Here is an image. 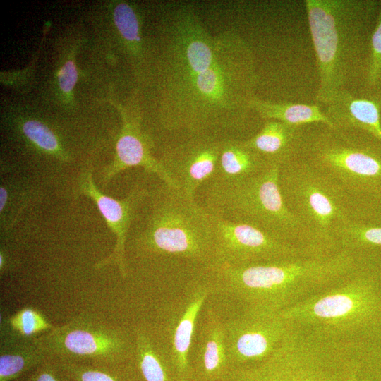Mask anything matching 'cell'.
I'll return each instance as SVG.
<instances>
[{
  "label": "cell",
  "instance_id": "1",
  "mask_svg": "<svg viewBox=\"0 0 381 381\" xmlns=\"http://www.w3.org/2000/svg\"><path fill=\"white\" fill-rule=\"evenodd\" d=\"M150 59L151 104L170 140L204 137L248 140L256 118V60L237 33L214 30L199 3L164 4Z\"/></svg>",
  "mask_w": 381,
  "mask_h": 381
},
{
  "label": "cell",
  "instance_id": "2",
  "mask_svg": "<svg viewBox=\"0 0 381 381\" xmlns=\"http://www.w3.org/2000/svg\"><path fill=\"white\" fill-rule=\"evenodd\" d=\"M147 201L133 238L138 258L183 284L219 266L210 214L195 199L164 183Z\"/></svg>",
  "mask_w": 381,
  "mask_h": 381
},
{
  "label": "cell",
  "instance_id": "3",
  "mask_svg": "<svg viewBox=\"0 0 381 381\" xmlns=\"http://www.w3.org/2000/svg\"><path fill=\"white\" fill-rule=\"evenodd\" d=\"M362 261L347 250L248 266L220 265L207 276L212 295L233 298L241 311L279 313L334 284Z\"/></svg>",
  "mask_w": 381,
  "mask_h": 381
},
{
  "label": "cell",
  "instance_id": "4",
  "mask_svg": "<svg viewBox=\"0 0 381 381\" xmlns=\"http://www.w3.org/2000/svg\"><path fill=\"white\" fill-rule=\"evenodd\" d=\"M381 270L362 261L341 280L279 314L327 341L353 344L375 335L381 313Z\"/></svg>",
  "mask_w": 381,
  "mask_h": 381
},
{
  "label": "cell",
  "instance_id": "5",
  "mask_svg": "<svg viewBox=\"0 0 381 381\" xmlns=\"http://www.w3.org/2000/svg\"><path fill=\"white\" fill-rule=\"evenodd\" d=\"M304 3L319 73L315 99L327 104L346 89L356 71L379 1L306 0Z\"/></svg>",
  "mask_w": 381,
  "mask_h": 381
},
{
  "label": "cell",
  "instance_id": "6",
  "mask_svg": "<svg viewBox=\"0 0 381 381\" xmlns=\"http://www.w3.org/2000/svg\"><path fill=\"white\" fill-rule=\"evenodd\" d=\"M280 165L236 181L208 180L198 190L196 202L209 214L255 226L282 241L320 255L300 220L286 205L279 186Z\"/></svg>",
  "mask_w": 381,
  "mask_h": 381
},
{
  "label": "cell",
  "instance_id": "7",
  "mask_svg": "<svg viewBox=\"0 0 381 381\" xmlns=\"http://www.w3.org/2000/svg\"><path fill=\"white\" fill-rule=\"evenodd\" d=\"M300 156L339 186L353 222L381 226V142L327 126L304 135Z\"/></svg>",
  "mask_w": 381,
  "mask_h": 381
},
{
  "label": "cell",
  "instance_id": "8",
  "mask_svg": "<svg viewBox=\"0 0 381 381\" xmlns=\"http://www.w3.org/2000/svg\"><path fill=\"white\" fill-rule=\"evenodd\" d=\"M279 186L284 202L308 232L318 253L340 250V232L353 217L339 186L301 156L282 165Z\"/></svg>",
  "mask_w": 381,
  "mask_h": 381
},
{
  "label": "cell",
  "instance_id": "9",
  "mask_svg": "<svg viewBox=\"0 0 381 381\" xmlns=\"http://www.w3.org/2000/svg\"><path fill=\"white\" fill-rule=\"evenodd\" d=\"M349 344L327 341L291 325L260 362L230 369L221 381H339Z\"/></svg>",
  "mask_w": 381,
  "mask_h": 381
},
{
  "label": "cell",
  "instance_id": "10",
  "mask_svg": "<svg viewBox=\"0 0 381 381\" xmlns=\"http://www.w3.org/2000/svg\"><path fill=\"white\" fill-rule=\"evenodd\" d=\"M49 358L114 368L134 359L135 339L128 333L77 318L37 337Z\"/></svg>",
  "mask_w": 381,
  "mask_h": 381
},
{
  "label": "cell",
  "instance_id": "11",
  "mask_svg": "<svg viewBox=\"0 0 381 381\" xmlns=\"http://www.w3.org/2000/svg\"><path fill=\"white\" fill-rule=\"evenodd\" d=\"M210 218L219 265L248 266L313 255L304 248L278 240L251 225L212 214Z\"/></svg>",
  "mask_w": 381,
  "mask_h": 381
},
{
  "label": "cell",
  "instance_id": "12",
  "mask_svg": "<svg viewBox=\"0 0 381 381\" xmlns=\"http://www.w3.org/2000/svg\"><path fill=\"white\" fill-rule=\"evenodd\" d=\"M167 308L164 351L177 381H192L189 354L200 312L212 295L207 277L188 282Z\"/></svg>",
  "mask_w": 381,
  "mask_h": 381
},
{
  "label": "cell",
  "instance_id": "13",
  "mask_svg": "<svg viewBox=\"0 0 381 381\" xmlns=\"http://www.w3.org/2000/svg\"><path fill=\"white\" fill-rule=\"evenodd\" d=\"M224 325L230 369L265 359L291 328L279 313L255 311L224 316Z\"/></svg>",
  "mask_w": 381,
  "mask_h": 381
},
{
  "label": "cell",
  "instance_id": "14",
  "mask_svg": "<svg viewBox=\"0 0 381 381\" xmlns=\"http://www.w3.org/2000/svg\"><path fill=\"white\" fill-rule=\"evenodd\" d=\"M92 171V166L87 164L79 172L74 189L75 195L87 196L95 202L116 238V244L111 253L96 263L95 267L101 269L109 265H114L118 267L122 278L125 279L128 272L126 259L128 234L136 218L139 207L150 192L144 188L136 186L123 199H114L103 194L97 188Z\"/></svg>",
  "mask_w": 381,
  "mask_h": 381
},
{
  "label": "cell",
  "instance_id": "15",
  "mask_svg": "<svg viewBox=\"0 0 381 381\" xmlns=\"http://www.w3.org/2000/svg\"><path fill=\"white\" fill-rule=\"evenodd\" d=\"M222 141L204 137L168 140L159 160L176 188L195 199L198 190L214 172Z\"/></svg>",
  "mask_w": 381,
  "mask_h": 381
},
{
  "label": "cell",
  "instance_id": "16",
  "mask_svg": "<svg viewBox=\"0 0 381 381\" xmlns=\"http://www.w3.org/2000/svg\"><path fill=\"white\" fill-rule=\"evenodd\" d=\"M192 381H221L230 370L224 316L207 303L198 320L189 354Z\"/></svg>",
  "mask_w": 381,
  "mask_h": 381
},
{
  "label": "cell",
  "instance_id": "17",
  "mask_svg": "<svg viewBox=\"0 0 381 381\" xmlns=\"http://www.w3.org/2000/svg\"><path fill=\"white\" fill-rule=\"evenodd\" d=\"M140 121V114L126 120L116 143V159L101 173L102 183L104 185L107 184L114 176L126 169L141 167L157 175L169 186L176 188L159 159L152 155L153 143L150 138L142 132Z\"/></svg>",
  "mask_w": 381,
  "mask_h": 381
},
{
  "label": "cell",
  "instance_id": "18",
  "mask_svg": "<svg viewBox=\"0 0 381 381\" xmlns=\"http://www.w3.org/2000/svg\"><path fill=\"white\" fill-rule=\"evenodd\" d=\"M303 138L301 126L272 119L265 121L260 130L243 142L269 163L282 166L300 156Z\"/></svg>",
  "mask_w": 381,
  "mask_h": 381
},
{
  "label": "cell",
  "instance_id": "19",
  "mask_svg": "<svg viewBox=\"0 0 381 381\" xmlns=\"http://www.w3.org/2000/svg\"><path fill=\"white\" fill-rule=\"evenodd\" d=\"M325 105V114L337 129H360L381 142L379 101L355 97L345 89Z\"/></svg>",
  "mask_w": 381,
  "mask_h": 381
},
{
  "label": "cell",
  "instance_id": "20",
  "mask_svg": "<svg viewBox=\"0 0 381 381\" xmlns=\"http://www.w3.org/2000/svg\"><path fill=\"white\" fill-rule=\"evenodd\" d=\"M271 164H273L246 146L243 140L228 139L222 141L214 172L209 180L241 181L264 171Z\"/></svg>",
  "mask_w": 381,
  "mask_h": 381
},
{
  "label": "cell",
  "instance_id": "21",
  "mask_svg": "<svg viewBox=\"0 0 381 381\" xmlns=\"http://www.w3.org/2000/svg\"><path fill=\"white\" fill-rule=\"evenodd\" d=\"M0 381H15L49 358L37 338L1 339Z\"/></svg>",
  "mask_w": 381,
  "mask_h": 381
},
{
  "label": "cell",
  "instance_id": "22",
  "mask_svg": "<svg viewBox=\"0 0 381 381\" xmlns=\"http://www.w3.org/2000/svg\"><path fill=\"white\" fill-rule=\"evenodd\" d=\"M251 107L262 121L272 119L301 127L307 123H322L337 129L325 112L315 104L270 102L255 97Z\"/></svg>",
  "mask_w": 381,
  "mask_h": 381
},
{
  "label": "cell",
  "instance_id": "23",
  "mask_svg": "<svg viewBox=\"0 0 381 381\" xmlns=\"http://www.w3.org/2000/svg\"><path fill=\"white\" fill-rule=\"evenodd\" d=\"M134 359L145 381H177L162 347L145 329L135 335Z\"/></svg>",
  "mask_w": 381,
  "mask_h": 381
},
{
  "label": "cell",
  "instance_id": "24",
  "mask_svg": "<svg viewBox=\"0 0 381 381\" xmlns=\"http://www.w3.org/2000/svg\"><path fill=\"white\" fill-rule=\"evenodd\" d=\"M338 246L381 270V226L350 222L340 232Z\"/></svg>",
  "mask_w": 381,
  "mask_h": 381
},
{
  "label": "cell",
  "instance_id": "25",
  "mask_svg": "<svg viewBox=\"0 0 381 381\" xmlns=\"http://www.w3.org/2000/svg\"><path fill=\"white\" fill-rule=\"evenodd\" d=\"M56 361L62 373L71 381H145L135 359L114 368Z\"/></svg>",
  "mask_w": 381,
  "mask_h": 381
},
{
  "label": "cell",
  "instance_id": "26",
  "mask_svg": "<svg viewBox=\"0 0 381 381\" xmlns=\"http://www.w3.org/2000/svg\"><path fill=\"white\" fill-rule=\"evenodd\" d=\"M1 339L30 340L54 327L37 309L25 307L1 321Z\"/></svg>",
  "mask_w": 381,
  "mask_h": 381
},
{
  "label": "cell",
  "instance_id": "27",
  "mask_svg": "<svg viewBox=\"0 0 381 381\" xmlns=\"http://www.w3.org/2000/svg\"><path fill=\"white\" fill-rule=\"evenodd\" d=\"M114 20L131 54L138 59L145 56V49L143 48L140 19L134 7L126 2L119 3L114 10Z\"/></svg>",
  "mask_w": 381,
  "mask_h": 381
},
{
  "label": "cell",
  "instance_id": "28",
  "mask_svg": "<svg viewBox=\"0 0 381 381\" xmlns=\"http://www.w3.org/2000/svg\"><path fill=\"white\" fill-rule=\"evenodd\" d=\"M33 200L31 191L22 190L19 197L14 195L10 186L1 185L0 212L1 229H11L23 212L31 204Z\"/></svg>",
  "mask_w": 381,
  "mask_h": 381
},
{
  "label": "cell",
  "instance_id": "29",
  "mask_svg": "<svg viewBox=\"0 0 381 381\" xmlns=\"http://www.w3.org/2000/svg\"><path fill=\"white\" fill-rule=\"evenodd\" d=\"M369 58L365 71V85L374 87L381 82V1H379L375 27L369 41Z\"/></svg>",
  "mask_w": 381,
  "mask_h": 381
},
{
  "label": "cell",
  "instance_id": "30",
  "mask_svg": "<svg viewBox=\"0 0 381 381\" xmlns=\"http://www.w3.org/2000/svg\"><path fill=\"white\" fill-rule=\"evenodd\" d=\"M26 137L44 150L54 152L59 149V142L54 133L44 124L37 121H28L23 126Z\"/></svg>",
  "mask_w": 381,
  "mask_h": 381
},
{
  "label": "cell",
  "instance_id": "31",
  "mask_svg": "<svg viewBox=\"0 0 381 381\" xmlns=\"http://www.w3.org/2000/svg\"><path fill=\"white\" fill-rule=\"evenodd\" d=\"M15 381H71L61 371L57 362L49 358L43 363Z\"/></svg>",
  "mask_w": 381,
  "mask_h": 381
},
{
  "label": "cell",
  "instance_id": "32",
  "mask_svg": "<svg viewBox=\"0 0 381 381\" xmlns=\"http://www.w3.org/2000/svg\"><path fill=\"white\" fill-rule=\"evenodd\" d=\"M78 78V72L72 61H67L59 73V83L64 92H69L75 86Z\"/></svg>",
  "mask_w": 381,
  "mask_h": 381
},
{
  "label": "cell",
  "instance_id": "33",
  "mask_svg": "<svg viewBox=\"0 0 381 381\" xmlns=\"http://www.w3.org/2000/svg\"><path fill=\"white\" fill-rule=\"evenodd\" d=\"M339 381H370L363 377L360 363L353 354L351 346L349 358Z\"/></svg>",
  "mask_w": 381,
  "mask_h": 381
},
{
  "label": "cell",
  "instance_id": "34",
  "mask_svg": "<svg viewBox=\"0 0 381 381\" xmlns=\"http://www.w3.org/2000/svg\"><path fill=\"white\" fill-rule=\"evenodd\" d=\"M13 263L11 262V258L8 255L2 248L0 251V273L1 275H4L5 273L8 272L11 269V266Z\"/></svg>",
  "mask_w": 381,
  "mask_h": 381
},
{
  "label": "cell",
  "instance_id": "35",
  "mask_svg": "<svg viewBox=\"0 0 381 381\" xmlns=\"http://www.w3.org/2000/svg\"><path fill=\"white\" fill-rule=\"evenodd\" d=\"M380 297H381V282H380ZM377 332H381V313H380V318H379L378 323H377V327L375 334H376Z\"/></svg>",
  "mask_w": 381,
  "mask_h": 381
}]
</instances>
